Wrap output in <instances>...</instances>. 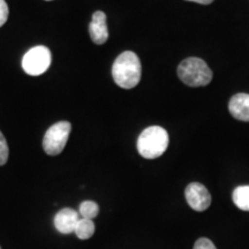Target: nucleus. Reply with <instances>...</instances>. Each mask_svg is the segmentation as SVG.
<instances>
[{
    "mask_svg": "<svg viewBox=\"0 0 249 249\" xmlns=\"http://www.w3.org/2000/svg\"><path fill=\"white\" fill-rule=\"evenodd\" d=\"M232 198L239 209L249 211V186L236 187L232 194Z\"/></svg>",
    "mask_w": 249,
    "mask_h": 249,
    "instance_id": "nucleus-11",
    "label": "nucleus"
},
{
    "mask_svg": "<svg viewBox=\"0 0 249 249\" xmlns=\"http://www.w3.org/2000/svg\"><path fill=\"white\" fill-rule=\"evenodd\" d=\"M169 147V134L160 126H150L140 134L138 151L143 158L155 160L160 157Z\"/></svg>",
    "mask_w": 249,
    "mask_h": 249,
    "instance_id": "nucleus-2",
    "label": "nucleus"
},
{
    "mask_svg": "<svg viewBox=\"0 0 249 249\" xmlns=\"http://www.w3.org/2000/svg\"><path fill=\"white\" fill-rule=\"evenodd\" d=\"M90 38L95 44L102 45L108 38V29L107 24V15L104 12L97 11L92 15V20L89 24Z\"/></svg>",
    "mask_w": 249,
    "mask_h": 249,
    "instance_id": "nucleus-7",
    "label": "nucleus"
},
{
    "mask_svg": "<svg viewBox=\"0 0 249 249\" xmlns=\"http://www.w3.org/2000/svg\"><path fill=\"white\" fill-rule=\"evenodd\" d=\"M229 111L236 120L249 121V95L236 93L230 99Z\"/></svg>",
    "mask_w": 249,
    "mask_h": 249,
    "instance_id": "nucleus-9",
    "label": "nucleus"
},
{
    "mask_svg": "<svg viewBox=\"0 0 249 249\" xmlns=\"http://www.w3.org/2000/svg\"><path fill=\"white\" fill-rule=\"evenodd\" d=\"M178 76L189 87H204L213 80V71L200 58H187L178 66Z\"/></svg>",
    "mask_w": 249,
    "mask_h": 249,
    "instance_id": "nucleus-3",
    "label": "nucleus"
},
{
    "mask_svg": "<svg viewBox=\"0 0 249 249\" xmlns=\"http://www.w3.org/2000/svg\"><path fill=\"white\" fill-rule=\"evenodd\" d=\"M193 249H217L213 242L209 240L208 238H200L195 242L194 248Z\"/></svg>",
    "mask_w": 249,
    "mask_h": 249,
    "instance_id": "nucleus-14",
    "label": "nucleus"
},
{
    "mask_svg": "<svg viewBox=\"0 0 249 249\" xmlns=\"http://www.w3.org/2000/svg\"><path fill=\"white\" fill-rule=\"evenodd\" d=\"M71 124L68 121H59L52 124L46 130L43 139V149L50 156H57L61 154L70 138Z\"/></svg>",
    "mask_w": 249,
    "mask_h": 249,
    "instance_id": "nucleus-4",
    "label": "nucleus"
},
{
    "mask_svg": "<svg viewBox=\"0 0 249 249\" xmlns=\"http://www.w3.org/2000/svg\"><path fill=\"white\" fill-rule=\"evenodd\" d=\"M80 218L81 217L77 211L71 209V208H65L55 214L54 226L60 233L70 234V233L74 232Z\"/></svg>",
    "mask_w": 249,
    "mask_h": 249,
    "instance_id": "nucleus-8",
    "label": "nucleus"
},
{
    "mask_svg": "<svg viewBox=\"0 0 249 249\" xmlns=\"http://www.w3.org/2000/svg\"><path fill=\"white\" fill-rule=\"evenodd\" d=\"M8 155H9V149L7 141H6L5 136L2 135V133L0 132V166L5 165L8 160Z\"/></svg>",
    "mask_w": 249,
    "mask_h": 249,
    "instance_id": "nucleus-13",
    "label": "nucleus"
},
{
    "mask_svg": "<svg viewBox=\"0 0 249 249\" xmlns=\"http://www.w3.org/2000/svg\"><path fill=\"white\" fill-rule=\"evenodd\" d=\"M51 51L44 45L30 49L22 59V68L31 76L42 75L51 65Z\"/></svg>",
    "mask_w": 249,
    "mask_h": 249,
    "instance_id": "nucleus-5",
    "label": "nucleus"
},
{
    "mask_svg": "<svg viewBox=\"0 0 249 249\" xmlns=\"http://www.w3.org/2000/svg\"><path fill=\"white\" fill-rule=\"evenodd\" d=\"M99 213V207L96 202L93 201H85L80 204L79 214L81 218H86V219H93L97 217Z\"/></svg>",
    "mask_w": 249,
    "mask_h": 249,
    "instance_id": "nucleus-12",
    "label": "nucleus"
},
{
    "mask_svg": "<svg viewBox=\"0 0 249 249\" xmlns=\"http://www.w3.org/2000/svg\"><path fill=\"white\" fill-rule=\"evenodd\" d=\"M186 200L189 207L193 210L202 211L207 210L211 204V195L207 187L202 185L200 182H192L187 186L186 191Z\"/></svg>",
    "mask_w": 249,
    "mask_h": 249,
    "instance_id": "nucleus-6",
    "label": "nucleus"
},
{
    "mask_svg": "<svg viewBox=\"0 0 249 249\" xmlns=\"http://www.w3.org/2000/svg\"><path fill=\"white\" fill-rule=\"evenodd\" d=\"M0 249H1V248H0Z\"/></svg>",
    "mask_w": 249,
    "mask_h": 249,
    "instance_id": "nucleus-18",
    "label": "nucleus"
},
{
    "mask_svg": "<svg viewBox=\"0 0 249 249\" xmlns=\"http://www.w3.org/2000/svg\"><path fill=\"white\" fill-rule=\"evenodd\" d=\"M46 1H51V0H46Z\"/></svg>",
    "mask_w": 249,
    "mask_h": 249,
    "instance_id": "nucleus-17",
    "label": "nucleus"
},
{
    "mask_svg": "<svg viewBox=\"0 0 249 249\" xmlns=\"http://www.w3.org/2000/svg\"><path fill=\"white\" fill-rule=\"evenodd\" d=\"M141 61L132 51H124L116 59L112 66L114 82L123 89H133L141 80Z\"/></svg>",
    "mask_w": 249,
    "mask_h": 249,
    "instance_id": "nucleus-1",
    "label": "nucleus"
},
{
    "mask_svg": "<svg viewBox=\"0 0 249 249\" xmlns=\"http://www.w3.org/2000/svg\"><path fill=\"white\" fill-rule=\"evenodd\" d=\"M9 9L8 5L5 0H0V27H2L8 20Z\"/></svg>",
    "mask_w": 249,
    "mask_h": 249,
    "instance_id": "nucleus-15",
    "label": "nucleus"
},
{
    "mask_svg": "<svg viewBox=\"0 0 249 249\" xmlns=\"http://www.w3.org/2000/svg\"><path fill=\"white\" fill-rule=\"evenodd\" d=\"M74 232H75L76 236L81 240H88L95 233V224H93L91 219L80 218Z\"/></svg>",
    "mask_w": 249,
    "mask_h": 249,
    "instance_id": "nucleus-10",
    "label": "nucleus"
},
{
    "mask_svg": "<svg viewBox=\"0 0 249 249\" xmlns=\"http://www.w3.org/2000/svg\"><path fill=\"white\" fill-rule=\"evenodd\" d=\"M186 1L197 2V4H201V5H209L213 1V0H186Z\"/></svg>",
    "mask_w": 249,
    "mask_h": 249,
    "instance_id": "nucleus-16",
    "label": "nucleus"
}]
</instances>
